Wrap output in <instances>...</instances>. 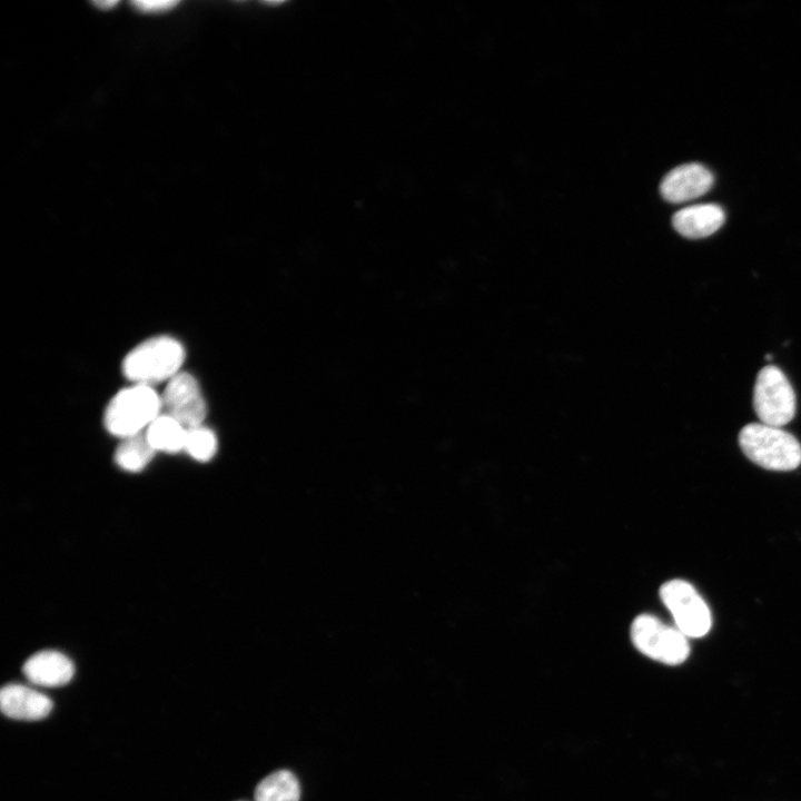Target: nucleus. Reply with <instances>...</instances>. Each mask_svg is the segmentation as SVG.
Listing matches in <instances>:
<instances>
[{
    "mask_svg": "<svg viewBox=\"0 0 801 801\" xmlns=\"http://www.w3.org/2000/svg\"><path fill=\"white\" fill-rule=\"evenodd\" d=\"M185 357V348L178 339L169 335L154 336L125 356L122 373L134 384L152 387L180 373Z\"/></svg>",
    "mask_w": 801,
    "mask_h": 801,
    "instance_id": "1",
    "label": "nucleus"
},
{
    "mask_svg": "<svg viewBox=\"0 0 801 801\" xmlns=\"http://www.w3.org/2000/svg\"><path fill=\"white\" fill-rule=\"evenodd\" d=\"M161 413V396L151 386L134 384L110 399L103 423L111 435L123 439L144 433Z\"/></svg>",
    "mask_w": 801,
    "mask_h": 801,
    "instance_id": "2",
    "label": "nucleus"
},
{
    "mask_svg": "<svg viewBox=\"0 0 801 801\" xmlns=\"http://www.w3.org/2000/svg\"><path fill=\"white\" fill-rule=\"evenodd\" d=\"M744 455L754 464L770 471H792L801 464V444L780 427L751 423L739 433Z\"/></svg>",
    "mask_w": 801,
    "mask_h": 801,
    "instance_id": "3",
    "label": "nucleus"
},
{
    "mask_svg": "<svg viewBox=\"0 0 801 801\" xmlns=\"http://www.w3.org/2000/svg\"><path fill=\"white\" fill-rule=\"evenodd\" d=\"M631 639L642 654L663 664L679 665L690 654L688 637L651 614H641L633 620Z\"/></svg>",
    "mask_w": 801,
    "mask_h": 801,
    "instance_id": "4",
    "label": "nucleus"
},
{
    "mask_svg": "<svg viewBox=\"0 0 801 801\" xmlns=\"http://www.w3.org/2000/svg\"><path fill=\"white\" fill-rule=\"evenodd\" d=\"M795 400L794 390L779 367L768 365L759 372L753 406L762 424L781 427L791 422L795 414Z\"/></svg>",
    "mask_w": 801,
    "mask_h": 801,
    "instance_id": "5",
    "label": "nucleus"
},
{
    "mask_svg": "<svg viewBox=\"0 0 801 801\" xmlns=\"http://www.w3.org/2000/svg\"><path fill=\"white\" fill-rule=\"evenodd\" d=\"M660 597L671 612L676 629L686 637H702L710 631V609L689 582L675 578L664 583Z\"/></svg>",
    "mask_w": 801,
    "mask_h": 801,
    "instance_id": "6",
    "label": "nucleus"
},
{
    "mask_svg": "<svg viewBox=\"0 0 801 801\" xmlns=\"http://www.w3.org/2000/svg\"><path fill=\"white\" fill-rule=\"evenodd\" d=\"M160 396L162 413L175 418L186 429L202 425L207 405L199 383L191 374L178 373L167 382Z\"/></svg>",
    "mask_w": 801,
    "mask_h": 801,
    "instance_id": "7",
    "label": "nucleus"
},
{
    "mask_svg": "<svg viewBox=\"0 0 801 801\" xmlns=\"http://www.w3.org/2000/svg\"><path fill=\"white\" fill-rule=\"evenodd\" d=\"M713 181L714 177L705 166L691 162L669 171L661 181L660 191L666 201L679 204L704 195Z\"/></svg>",
    "mask_w": 801,
    "mask_h": 801,
    "instance_id": "8",
    "label": "nucleus"
},
{
    "mask_svg": "<svg viewBox=\"0 0 801 801\" xmlns=\"http://www.w3.org/2000/svg\"><path fill=\"white\" fill-rule=\"evenodd\" d=\"M0 708L10 719L36 721L48 716L53 703L49 696L28 685L11 683L1 689Z\"/></svg>",
    "mask_w": 801,
    "mask_h": 801,
    "instance_id": "9",
    "label": "nucleus"
},
{
    "mask_svg": "<svg viewBox=\"0 0 801 801\" xmlns=\"http://www.w3.org/2000/svg\"><path fill=\"white\" fill-rule=\"evenodd\" d=\"M22 672L27 680L40 686H61L67 684L75 674L72 661L63 653L43 650L31 655L23 664Z\"/></svg>",
    "mask_w": 801,
    "mask_h": 801,
    "instance_id": "10",
    "label": "nucleus"
},
{
    "mask_svg": "<svg viewBox=\"0 0 801 801\" xmlns=\"http://www.w3.org/2000/svg\"><path fill=\"white\" fill-rule=\"evenodd\" d=\"M725 221V212L716 204L693 205L676 211L672 217L674 229L691 239L714 234Z\"/></svg>",
    "mask_w": 801,
    "mask_h": 801,
    "instance_id": "11",
    "label": "nucleus"
},
{
    "mask_svg": "<svg viewBox=\"0 0 801 801\" xmlns=\"http://www.w3.org/2000/svg\"><path fill=\"white\" fill-rule=\"evenodd\" d=\"M156 452L177 453L184 451L187 429L175 418L161 413L145 431Z\"/></svg>",
    "mask_w": 801,
    "mask_h": 801,
    "instance_id": "12",
    "label": "nucleus"
},
{
    "mask_svg": "<svg viewBox=\"0 0 801 801\" xmlns=\"http://www.w3.org/2000/svg\"><path fill=\"white\" fill-rule=\"evenodd\" d=\"M300 787L290 771L279 770L261 780L256 787L255 801H299Z\"/></svg>",
    "mask_w": 801,
    "mask_h": 801,
    "instance_id": "13",
    "label": "nucleus"
},
{
    "mask_svg": "<svg viewBox=\"0 0 801 801\" xmlns=\"http://www.w3.org/2000/svg\"><path fill=\"white\" fill-rule=\"evenodd\" d=\"M156 453L144 432L122 439L115 452V462L121 469L136 473L142 471Z\"/></svg>",
    "mask_w": 801,
    "mask_h": 801,
    "instance_id": "14",
    "label": "nucleus"
},
{
    "mask_svg": "<svg viewBox=\"0 0 801 801\" xmlns=\"http://www.w3.org/2000/svg\"><path fill=\"white\" fill-rule=\"evenodd\" d=\"M218 447L215 433L204 425L187 429L185 448L189 456L198 462L210 461Z\"/></svg>",
    "mask_w": 801,
    "mask_h": 801,
    "instance_id": "15",
    "label": "nucleus"
},
{
    "mask_svg": "<svg viewBox=\"0 0 801 801\" xmlns=\"http://www.w3.org/2000/svg\"><path fill=\"white\" fill-rule=\"evenodd\" d=\"M131 4L142 12H162L172 9L178 2L172 0H140L134 1Z\"/></svg>",
    "mask_w": 801,
    "mask_h": 801,
    "instance_id": "16",
    "label": "nucleus"
},
{
    "mask_svg": "<svg viewBox=\"0 0 801 801\" xmlns=\"http://www.w3.org/2000/svg\"><path fill=\"white\" fill-rule=\"evenodd\" d=\"M118 1H95L93 4L97 6L99 9H110L111 7L116 6Z\"/></svg>",
    "mask_w": 801,
    "mask_h": 801,
    "instance_id": "17",
    "label": "nucleus"
}]
</instances>
